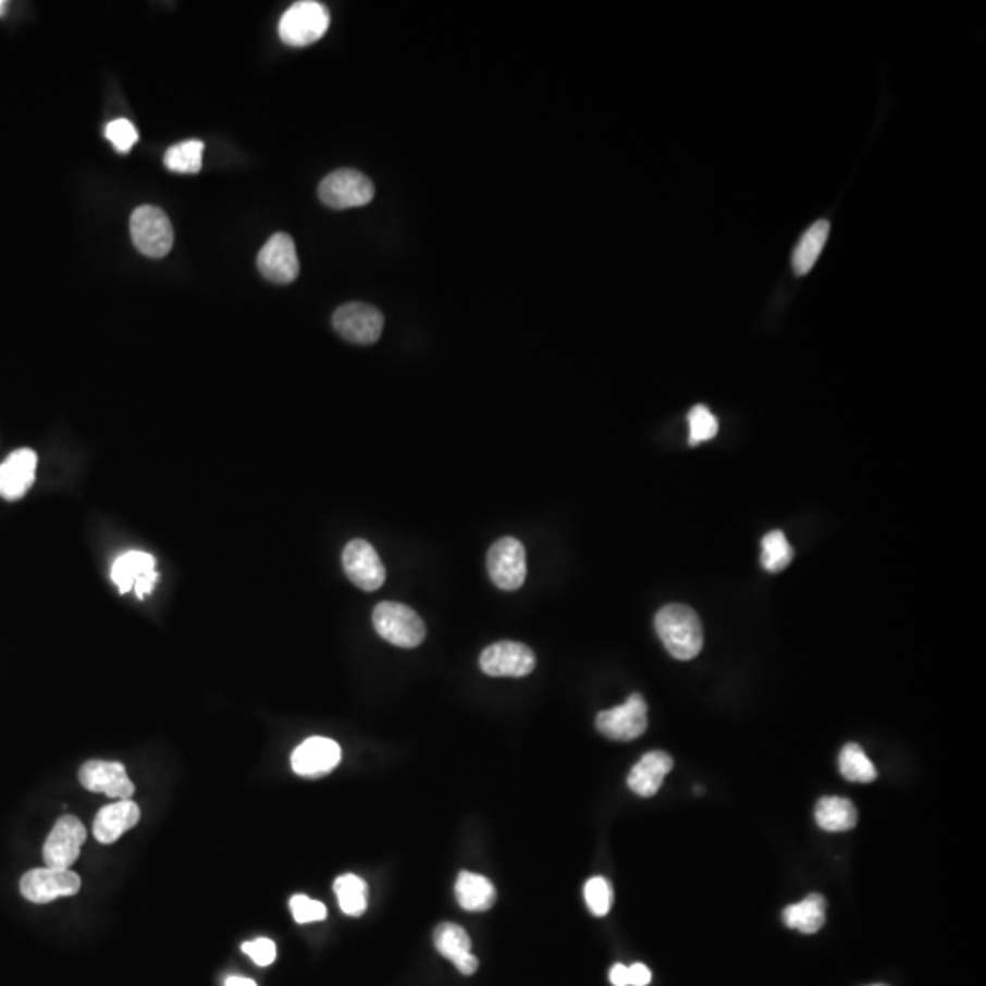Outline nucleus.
I'll use <instances>...</instances> for the list:
<instances>
[{
	"instance_id": "1",
	"label": "nucleus",
	"mask_w": 986,
	"mask_h": 986,
	"mask_svg": "<svg viewBox=\"0 0 986 986\" xmlns=\"http://www.w3.org/2000/svg\"><path fill=\"white\" fill-rule=\"evenodd\" d=\"M660 640L676 660H692L703 646L702 621L698 614L687 605H667L656 614L654 619Z\"/></svg>"
},
{
	"instance_id": "2",
	"label": "nucleus",
	"mask_w": 986,
	"mask_h": 986,
	"mask_svg": "<svg viewBox=\"0 0 986 986\" xmlns=\"http://www.w3.org/2000/svg\"><path fill=\"white\" fill-rule=\"evenodd\" d=\"M373 627L392 645L415 649L426 638L424 621L414 608L395 601H382L373 611Z\"/></svg>"
},
{
	"instance_id": "3",
	"label": "nucleus",
	"mask_w": 986,
	"mask_h": 986,
	"mask_svg": "<svg viewBox=\"0 0 986 986\" xmlns=\"http://www.w3.org/2000/svg\"><path fill=\"white\" fill-rule=\"evenodd\" d=\"M132 242L148 258H163L174 244V231L169 215L152 205H143L131 218Z\"/></svg>"
},
{
	"instance_id": "4",
	"label": "nucleus",
	"mask_w": 986,
	"mask_h": 986,
	"mask_svg": "<svg viewBox=\"0 0 986 986\" xmlns=\"http://www.w3.org/2000/svg\"><path fill=\"white\" fill-rule=\"evenodd\" d=\"M329 21L331 17L328 8L320 2L312 0L296 2L282 15L279 26L280 39L284 40L285 45L296 48L312 45L325 35Z\"/></svg>"
},
{
	"instance_id": "5",
	"label": "nucleus",
	"mask_w": 986,
	"mask_h": 986,
	"mask_svg": "<svg viewBox=\"0 0 986 986\" xmlns=\"http://www.w3.org/2000/svg\"><path fill=\"white\" fill-rule=\"evenodd\" d=\"M322 204L331 209H355L368 205L374 196V185L362 172L341 169L331 172L318 187Z\"/></svg>"
},
{
	"instance_id": "6",
	"label": "nucleus",
	"mask_w": 986,
	"mask_h": 986,
	"mask_svg": "<svg viewBox=\"0 0 986 986\" xmlns=\"http://www.w3.org/2000/svg\"><path fill=\"white\" fill-rule=\"evenodd\" d=\"M488 574L506 592L521 589L527 579V552L516 538H503L488 552Z\"/></svg>"
},
{
	"instance_id": "7",
	"label": "nucleus",
	"mask_w": 986,
	"mask_h": 986,
	"mask_svg": "<svg viewBox=\"0 0 986 986\" xmlns=\"http://www.w3.org/2000/svg\"><path fill=\"white\" fill-rule=\"evenodd\" d=\"M333 328L336 333L352 344L369 346L379 341L384 329V317L377 307L353 301L338 307L333 315Z\"/></svg>"
},
{
	"instance_id": "8",
	"label": "nucleus",
	"mask_w": 986,
	"mask_h": 986,
	"mask_svg": "<svg viewBox=\"0 0 986 986\" xmlns=\"http://www.w3.org/2000/svg\"><path fill=\"white\" fill-rule=\"evenodd\" d=\"M79 890V875L63 867H37L21 879V893L35 904L56 901L58 897L75 896Z\"/></svg>"
},
{
	"instance_id": "9",
	"label": "nucleus",
	"mask_w": 986,
	"mask_h": 986,
	"mask_svg": "<svg viewBox=\"0 0 986 986\" xmlns=\"http://www.w3.org/2000/svg\"><path fill=\"white\" fill-rule=\"evenodd\" d=\"M646 703L641 694H632L624 705L603 711L595 718L597 731L618 742L640 738L646 731Z\"/></svg>"
},
{
	"instance_id": "10",
	"label": "nucleus",
	"mask_w": 986,
	"mask_h": 986,
	"mask_svg": "<svg viewBox=\"0 0 986 986\" xmlns=\"http://www.w3.org/2000/svg\"><path fill=\"white\" fill-rule=\"evenodd\" d=\"M482 673L488 676H505V678H522L532 673L535 667V656L532 649L517 641H497L486 646L479 660Z\"/></svg>"
},
{
	"instance_id": "11",
	"label": "nucleus",
	"mask_w": 986,
	"mask_h": 986,
	"mask_svg": "<svg viewBox=\"0 0 986 986\" xmlns=\"http://www.w3.org/2000/svg\"><path fill=\"white\" fill-rule=\"evenodd\" d=\"M85 840L86 829L79 818L72 815L61 816L56 822V826L51 829L45 848H42L46 866L70 870V866L77 861Z\"/></svg>"
},
{
	"instance_id": "12",
	"label": "nucleus",
	"mask_w": 986,
	"mask_h": 986,
	"mask_svg": "<svg viewBox=\"0 0 986 986\" xmlns=\"http://www.w3.org/2000/svg\"><path fill=\"white\" fill-rule=\"evenodd\" d=\"M342 565L347 578L363 592H374L386 581V568L373 546L363 539H353L342 554Z\"/></svg>"
},
{
	"instance_id": "13",
	"label": "nucleus",
	"mask_w": 986,
	"mask_h": 986,
	"mask_svg": "<svg viewBox=\"0 0 986 986\" xmlns=\"http://www.w3.org/2000/svg\"><path fill=\"white\" fill-rule=\"evenodd\" d=\"M258 269L269 282L291 284L300 272V260L289 234L279 233L269 238L258 255Z\"/></svg>"
},
{
	"instance_id": "14",
	"label": "nucleus",
	"mask_w": 986,
	"mask_h": 986,
	"mask_svg": "<svg viewBox=\"0 0 986 986\" xmlns=\"http://www.w3.org/2000/svg\"><path fill=\"white\" fill-rule=\"evenodd\" d=\"M79 780L91 793H104L110 799L131 800L136 791L120 762L90 760L81 767Z\"/></svg>"
},
{
	"instance_id": "15",
	"label": "nucleus",
	"mask_w": 986,
	"mask_h": 986,
	"mask_svg": "<svg viewBox=\"0 0 986 986\" xmlns=\"http://www.w3.org/2000/svg\"><path fill=\"white\" fill-rule=\"evenodd\" d=\"M341 745L331 738L312 737L300 743L291 756L293 772L300 777H322L341 764Z\"/></svg>"
},
{
	"instance_id": "16",
	"label": "nucleus",
	"mask_w": 986,
	"mask_h": 986,
	"mask_svg": "<svg viewBox=\"0 0 986 986\" xmlns=\"http://www.w3.org/2000/svg\"><path fill=\"white\" fill-rule=\"evenodd\" d=\"M35 470H37V454L34 449H15L0 465V497L7 501H17L24 497L35 482Z\"/></svg>"
},
{
	"instance_id": "17",
	"label": "nucleus",
	"mask_w": 986,
	"mask_h": 986,
	"mask_svg": "<svg viewBox=\"0 0 986 986\" xmlns=\"http://www.w3.org/2000/svg\"><path fill=\"white\" fill-rule=\"evenodd\" d=\"M435 948L443 958L449 959L460 974H476L479 969V959L471 953V941L465 928L459 924H439L433 934Z\"/></svg>"
},
{
	"instance_id": "18",
	"label": "nucleus",
	"mask_w": 986,
	"mask_h": 986,
	"mask_svg": "<svg viewBox=\"0 0 986 986\" xmlns=\"http://www.w3.org/2000/svg\"><path fill=\"white\" fill-rule=\"evenodd\" d=\"M141 818L139 805L132 800H121L102 808L94 821V835L101 845H114L121 835L134 828Z\"/></svg>"
},
{
	"instance_id": "19",
	"label": "nucleus",
	"mask_w": 986,
	"mask_h": 986,
	"mask_svg": "<svg viewBox=\"0 0 986 986\" xmlns=\"http://www.w3.org/2000/svg\"><path fill=\"white\" fill-rule=\"evenodd\" d=\"M673 765H675V760H673L670 754L664 753V751L646 753L632 767V772L629 773V778H627V784L640 797H645V799L654 797L662 788L664 778L673 769Z\"/></svg>"
},
{
	"instance_id": "20",
	"label": "nucleus",
	"mask_w": 986,
	"mask_h": 986,
	"mask_svg": "<svg viewBox=\"0 0 986 986\" xmlns=\"http://www.w3.org/2000/svg\"><path fill=\"white\" fill-rule=\"evenodd\" d=\"M455 897L466 912H486L495 902L492 883L477 873L460 872L455 883Z\"/></svg>"
},
{
	"instance_id": "21",
	"label": "nucleus",
	"mask_w": 986,
	"mask_h": 986,
	"mask_svg": "<svg viewBox=\"0 0 986 986\" xmlns=\"http://www.w3.org/2000/svg\"><path fill=\"white\" fill-rule=\"evenodd\" d=\"M784 923L802 934H816L826 923V899L821 893H811L804 901L791 904L782 913Z\"/></svg>"
},
{
	"instance_id": "22",
	"label": "nucleus",
	"mask_w": 986,
	"mask_h": 986,
	"mask_svg": "<svg viewBox=\"0 0 986 986\" xmlns=\"http://www.w3.org/2000/svg\"><path fill=\"white\" fill-rule=\"evenodd\" d=\"M815 818L824 831H850L855 828L859 815L851 800L824 797L816 804Z\"/></svg>"
},
{
	"instance_id": "23",
	"label": "nucleus",
	"mask_w": 986,
	"mask_h": 986,
	"mask_svg": "<svg viewBox=\"0 0 986 986\" xmlns=\"http://www.w3.org/2000/svg\"><path fill=\"white\" fill-rule=\"evenodd\" d=\"M829 222L821 220L813 223L800 238L799 245L793 252V272L797 276H805L813 269L818 256H821L824 245L828 242Z\"/></svg>"
},
{
	"instance_id": "24",
	"label": "nucleus",
	"mask_w": 986,
	"mask_h": 986,
	"mask_svg": "<svg viewBox=\"0 0 986 986\" xmlns=\"http://www.w3.org/2000/svg\"><path fill=\"white\" fill-rule=\"evenodd\" d=\"M152 570H156V557L141 551L125 552L112 565V581L121 594H126L134 589L137 579Z\"/></svg>"
},
{
	"instance_id": "25",
	"label": "nucleus",
	"mask_w": 986,
	"mask_h": 986,
	"mask_svg": "<svg viewBox=\"0 0 986 986\" xmlns=\"http://www.w3.org/2000/svg\"><path fill=\"white\" fill-rule=\"evenodd\" d=\"M335 893L342 912L349 917H360L368 908V885L358 875L346 873L335 880Z\"/></svg>"
},
{
	"instance_id": "26",
	"label": "nucleus",
	"mask_w": 986,
	"mask_h": 986,
	"mask_svg": "<svg viewBox=\"0 0 986 986\" xmlns=\"http://www.w3.org/2000/svg\"><path fill=\"white\" fill-rule=\"evenodd\" d=\"M842 777L850 782L870 784L877 778V769L859 743H846L839 756Z\"/></svg>"
},
{
	"instance_id": "27",
	"label": "nucleus",
	"mask_w": 986,
	"mask_h": 986,
	"mask_svg": "<svg viewBox=\"0 0 986 986\" xmlns=\"http://www.w3.org/2000/svg\"><path fill=\"white\" fill-rule=\"evenodd\" d=\"M205 145L198 139L193 141L177 143L174 147L169 148L164 153V164L172 172H182V174H196L201 171V158H204Z\"/></svg>"
},
{
	"instance_id": "28",
	"label": "nucleus",
	"mask_w": 986,
	"mask_h": 986,
	"mask_svg": "<svg viewBox=\"0 0 986 986\" xmlns=\"http://www.w3.org/2000/svg\"><path fill=\"white\" fill-rule=\"evenodd\" d=\"M794 552L784 532H769L762 539V567L767 572H780L793 562Z\"/></svg>"
},
{
	"instance_id": "29",
	"label": "nucleus",
	"mask_w": 986,
	"mask_h": 986,
	"mask_svg": "<svg viewBox=\"0 0 986 986\" xmlns=\"http://www.w3.org/2000/svg\"><path fill=\"white\" fill-rule=\"evenodd\" d=\"M687 420H689V444L691 446L707 443L718 433V419L703 404L694 406L687 415Z\"/></svg>"
},
{
	"instance_id": "30",
	"label": "nucleus",
	"mask_w": 986,
	"mask_h": 986,
	"mask_svg": "<svg viewBox=\"0 0 986 986\" xmlns=\"http://www.w3.org/2000/svg\"><path fill=\"white\" fill-rule=\"evenodd\" d=\"M584 901L595 917H605L613 908V886L603 877H592L584 885Z\"/></svg>"
},
{
	"instance_id": "31",
	"label": "nucleus",
	"mask_w": 986,
	"mask_h": 986,
	"mask_svg": "<svg viewBox=\"0 0 986 986\" xmlns=\"http://www.w3.org/2000/svg\"><path fill=\"white\" fill-rule=\"evenodd\" d=\"M291 912L296 923L307 924L323 921L328 915V908L322 902L312 901L307 896H295L289 902Z\"/></svg>"
},
{
	"instance_id": "32",
	"label": "nucleus",
	"mask_w": 986,
	"mask_h": 986,
	"mask_svg": "<svg viewBox=\"0 0 986 986\" xmlns=\"http://www.w3.org/2000/svg\"><path fill=\"white\" fill-rule=\"evenodd\" d=\"M107 137L118 152L126 153L136 145L139 134L131 121L115 120L107 126Z\"/></svg>"
},
{
	"instance_id": "33",
	"label": "nucleus",
	"mask_w": 986,
	"mask_h": 986,
	"mask_svg": "<svg viewBox=\"0 0 986 986\" xmlns=\"http://www.w3.org/2000/svg\"><path fill=\"white\" fill-rule=\"evenodd\" d=\"M242 950H244L258 966H269V964L274 963V959H276V945H274V941H271V939H267V937H260V939H255V941L244 942V945H242Z\"/></svg>"
},
{
	"instance_id": "34",
	"label": "nucleus",
	"mask_w": 986,
	"mask_h": 986,
	"mask_svg": "<svg viewBox=\"0 0 986 986\" xmlns=\"http://www.w3.org/2000/svg\"><path fill=\"white\" fill-rule=\"evenodd\" d=\"M651 970L645 964L636 963L629 966V986H646L651 983Z\"/></svg>"
},
{
	"instance_id": "35",
	"label": "nucleus",
	"mask_w": 986,
	"mask_h": 986,
	"mask_svg": "<svg viewBox=\"0 0 986 986\" xmlns=\"http://www.w3.org/2000/svg\"><path fill=\"white\" fill-rule=\"evenodd\" d=\"M158 570H152V572L145 574V576L137 579L136 583H134V590H136L137 597H145V595L150 594L153 587H156V583H158Z\"/></svg>"
},
{
	"instance_id": "36",
	"label": "nucleus",
	"mask_w": 986,
	"mask_h": 986,
	"mask_svg": "<svg viewBox=\"0 0 986 986\" xmlns=\"http://www.w3.org/2000/svg\"><path fill=\"white\" fill-rule=\"evenodd\" d=\"M608 977L614 986H629V966L621 963L614 964Z\"/></svg>"
},
{
	"instance_id": "37",
	"label": "nucleus",
	"mask_w": 986,
	"mask_h": 986,
	"mask_svg": "<svg viewBox=\"0 0 986 986\" xmlns=\"http://www.w3.org/2000/svg\"><path fill=\"white\" fill-rule=\"evenodd\" d=\"M225 986H258L255 981L249 979V977H242V975H231L227 981H225Z\"/></svg>"
},
{
	"instance_id": "38",
	"label": "nucleus",
	"mask_w": 986,
	"mask_h": 986,
	"mask_svg": "<svg viewBox=\"0 0 986 986\" xmlns=\"http://www.w3.org/2000/svg\"><path fill=\"white\" fill-rule=\"evenodd\" d=\"M4 7H7V2H2V0H0V13L4 12Z\"/></svg>"
},
{
	"instance_id": "39",
	"label": "nucleus",
	"mask_w": 986,
	"mask_h": 986,
	"mask_svg": "<svg viewBox=\"0 0 986 986\" xmlns=\"http://www.w3.org/2000/svg\"><path fill=\"white\" fill-rule=\"evenodd\" d=\"M870 986H886V985H870Z\"/></svg>"
}]
</instances>
